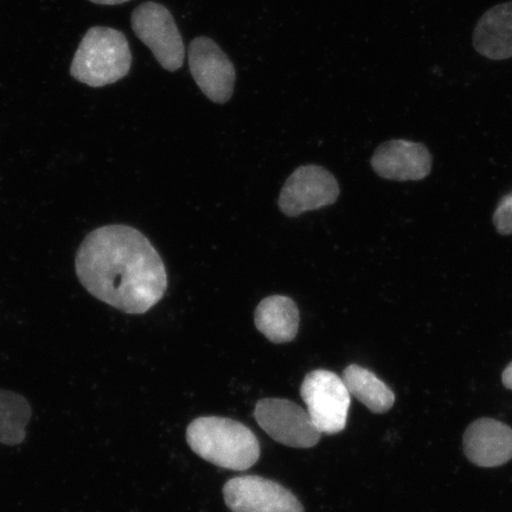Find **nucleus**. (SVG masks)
<instances>
[{
    "instance_id": "obj_1",
    "label": "nucleus",
    "mask_w": 512,
    "mask_h": 512,
    "mask_svg": "<svg viewBox=\"0 0 512 512\" xmlns=\"http://www.w3.org/2000/svg\"><path fill=\"white\" fill-rule=\"evenodd\" d=\"M75 271L89 294L128 315H144L168 290V273L157 249L125 224L89 233L76 253Z\"/></svg>"
},
{
    "instance_id": "obj_2",
    "label": "nucleus",
    "mask_w": 512,
    "mask_h": 512,
    "mask_svg": "<svg viewBox=\"0 0 512 512\" xmlns=\"http://www.w3.org/2000/svg\"><path fill=\"white\" fill-rule=\"evenodd\" d=\"M187 441L197 456L222 469L246 471L260 458L259 440L251 428L221 416L192 421Z\"/></svg>"
},
{
    "instance_id": "obj_3",
    "label": "nucleus",
    "mask_w": 512,
    "mask_h": 512,
    "mask_svg": "<svg viewBox=\"0 0 512 512\" xmlns=\"http://www.w3.org/2000/svg\"><path fill=\"white\" fill-rule=\"evenodd\" d=\"M132 53L127 38L119 30L89 29L76 50L70 74L89 87H105L130 73Z\"/></svg>"
},
{
    "instance_id": "obj_4",
    "label": "nucleus",
    "mask_w": 512,
    "mask_h": 512,
    "mask_svg": "<svg viewBox=\"0 0 512 512\" xmlns=\"http://www.w3.org/2000/svg\"><path fill=\"white\" fill-rule=\"evenodd\" d=\"M300 395L313 425L322 435L344 431L351 395L342 377L329 370H313L305 376Z\"/></svg>"
},
{
    "instance_id": "obj_5",
    "label": "nucleus",
    "mask_w": 512,
    "mask_h": 512,
    "mask_svg": "<svg viewBox=\"0 0 512 512\" xmlns=\"http://www.w3.org/2000/svg\"><path fill=\"white\" fill-rule=\"evenodd\" d=\"M132 29L156 60L169 72L183 67L185 47L175 19L162 4L147 2L132 14Z\"/></svg>"
},
{
    "instance_id": "obj_6",
    "label": "nucleus",
    "mask_w": 512,
    "mask_h": 512,
    "mask_svg": "<svg viewBox=\"0 0 512 512\" xmlns=\"http://www.w3.org/2000/svg\"><path fill=\"white\" fill-rule=\"evenodd\" d=\"M254 418L281 445L311 448L322 438L306 409L290 400L262 399L256 403Z\"/></svg>"
},
{
    "instance_id": "obj_7",
    "label": "nucleus",
    "mask_w": 512,
    "mask_h": 512,
    "mask_svg": "<svg viewBox=\"0 0 512 512\" xmlns=\"http://www.w3.org/2000/svg\"><path fill=\"white\" fill-rule=\"evenodd\" d=\"M339 185L323 166L305 165L287 178L279 196L280 210L288 217L332 206L338 200Z\"/></svg>"
},
{
    "instance_id": "obj_8",
    "label": "nucleus",
    "mask_w": 512,
    "mask_h": 512,
    "mask_svg": "<svg viewBox=\"0 0 512 512\" xmlns=\"http://www.w3.org/2000/svg\"><path fill=\"white\" fill-rule=\"evenodd\" d=\"M223 497L232 512H305L303 504L290 490L259 476L228 480Z\"/></svg>"
},
{
    "instance_id": "obj_9",
    "label": "nucleus",
    "mask_w": 512,
    "mask_h": 512,
    "mask_svg": "<svg viewBox=\"0 0 512 512\" xmlns=\"http://www.w3.org/2000/svg\"><path fill=\"white\" fill-rule=\"evenodd\" d=\"M189 66L192 78L209 100L222 105L232 98L235 68L211 38L197 37L191 42Z\"/></svg>"
},
{
    "instance_id": "obj_10",
    "label": "nucleus",
    "mask_w": 512,
    "mask_h": 512,
    "mask_svg": "<svg viewBox=\"0 0 512 512\" xmlns=\"http://www.w3.org/2000/svg\"><path fill=\"white\" fill-rule=\"evenodd\" d=\"M432 156L427 147L409 140L395 139L383 143L371 158L377 175L393 181H420L432 170Z\"/></svg>"
},
{
    "instance_id": "obj_11",
    "label": "nucleus",
    "mask_w": 512,
    "mask_h": 512,
    "mask_svg": "<svg viewBox=\"0 0 512 512\" xmlns=\"http://www.w3.org/2000/svg\"><path fill=\"white\" fill-rule=\"evenodd\" d=\"M464 450L473 464L501 466L512 458V430L501 421L477 420L465 432Z\"/></svg>"
},
{
    "instance_id": "obj_12",
    "label": "nucleus",
    "mask_w": 512,
    "mask_h": 512,
    "mask_svg": "<svg viewBox=\"0 0 512 512\" xmlns=\"http://www.w3.org/2000/svg\"><path fill=\"white\" fill-rule=\"evenodd\" d=\"M477 53L494 61L512 57V0L494 6L480 17L473 31Z\"/></svg>"
},
{
    "instance_id": "obj_13",
    "label": "nucleus",
    "mask_w": 512,
    "mask_h": 512,
    "mask_svg": "<svg viewBox=\"0 0 512 512\" xmlns=\"http://www.w3.org/2000/svg\"><path fill=\"white\" fill-rule=\"evenodd\" d=\"M300 315L294 300L285 296H271L255 310V326L268 341L290 343L298 335Z\"/></svg>"
},
{
    "instance_id": "obj_14",
    "label": "nucleus",
    "mask_w": 512,
    "mask_h": 512,
    "mask_svg": "<svg viewBox=\"0 0 512 512\" xmlns=\"http://www.w3.org/2000/svg\"><path fill=\"white\" fill-rule=\"evenodd\" d=\"M343 381L350 395L362 402L370 412L386 413L394 405L393 390L366 368L351 364L343 371Z\"/></svg>"
},
{
    "instance_id": "obj_15",
    "label": "nucleus",
    "mask_w": 512,
    "mask_h": 512,
    "mask_svg": "<svg viewBox=\"0 0 512 512\" xmlns=\"http://www.w3.org/2000/svg\"><path fill=\"white\" fill-rule=\"evenodd\" d=\"M31 418L32 407L23 395L0 389V444H23Z\"/></svg>"
},
{
    "instance_id": "obj_16",
    "label": "nucleus",
    "mask_w": 512,
    "mask_h": 512,
    "mask_svg": "<svg viewBox=\"0 0 512 512\" xmlns=\"http://www.w3.org/2000/svg\"><path fill=\"white\" fill-rule=\"evenodd\" d=\"M494 223L499 234H512V192L499 202L494 215Z\"/></svg>"
},
{
    "instance_id": "obj_17",
    "label": "nucleus",
    "mask_w": 512,
    "mask_h": 512,
    "mask_svg": "<svg viewBox=\"0 0 512 512\" xmlns=\"http://www.w3.org/2000/svg\"><path fill=\"white\" fill-rule=\"evenodd\" d=\"M502 380L505 387L512 389V362L503 371Z\"/></svg>"
},
{
    "instance_id": "obj_18",
    "label": "nucleus",
    "mask_w": 512,
    "mask_h": 512,
    "mask_svg": "<svg viewBox=\"0 0 512 512\" xmlns=\"http://www.w3.org/2000/svg\"><path fill=\"white\" fill-rule=\"evenodd\" d=\"M89 2L99 5H119L130 2V0H89Z\"/></svg>"
}]
</instances>
